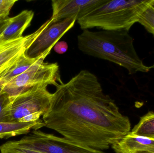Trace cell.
Instances as JSON below:
<instances>
[{
	"label": "cell",
	"mask_w": 154,
	"mask_h": 153,
	"mask_svg": "<svg viewBox=\"0 0 154 153\" xmlns=\"http://www.w3.org/2000/svg\"><path fill=\"white\" fill-rule=\"evenodd\" d=\"M42 116L45 127L73 142L95 150H107L130 132L131 123L105 94L97 76L82 70L57 86Z\"/></svg>",
	"instance_id": "6da1fadb"
},
{
	"label": "cell",
	"mask_w": 154,
	"mask_h": 153,
	"mask_svg": "<svg viewBox=\"0 0 154 153\" xmlns=\"http://www.w3.org/2000/svg\"><path fill=\"white\" fill-rule=\"evenodd\" d=\"M128 31L84 30L78 35L77 45L83 54L116 64L129 74L148 72L150 66H146L138 56Z\"/></svg>",
	"instance_id": "7a4b0ae2"
},
{
	"label": "cell",
	"mask_w": 154,
	"mask_h": 153,
	"mask_svg": "<svg viewBox=\"0 0 154 153\" xmlns=\"http://www.w3.org/2000/svg\"><path fill=\"white\" fill-rule=\"evenodd\" d=\"M153 1L105 0L77 22L83 30L97 28L102 30L129 31Z\"/></svg>",
	"instance_id": "3957f363"
},
{
	"label": "cell",
	"mask_w": 154,
	"mask_h": 153,
	"mask_svg": "<svg viewBox=\"0 0 154 153\" xmlns=\"http://www.w3.org/2000/svg\"><path fill=\"white\" fill-rule=\"evenodd\" d=\"M52 96L47 86L37 84L15 97H10L11 121L27 123L39 120L49 108Z\"/></svg>",
	"instance_id": "277c9868"
},
{
	"label": "cell",
	"mask_w": 154,
	"mask_h": 153,
	"mask_svg": "<svg viewBox=\"0 0 154 153\" xmlns=\"http://www.w3.org/2000/svg\"><path fill=\"white\" fill-rule=\"evenodd\" d=\"M41 58L28 70L2 86L11 98L15 97L31 87L42 84L57 86L62 83L57 63H45Z\"/></svg>",
	"instance_id": "5b68a950"
},
{
	"label": "cell",
	"mask_w": 154,
	"mask_h": 153,
	"mask_svg": "<svg viewBox=\"0 0 154 153\" xmlns=\"http://www.w3.org/2000/svg\"><path fill=\"white\" fill-rule=\"evenodd\" d=\"M19 142L23 145L44 153H106L80 144L64 137L33 130Z\"/></svg>",
	"instance_id": "8992f818"
},
{
	"label": "cell",
	"mask_w": 154,
	"mask_h": 153,
	"mask_svg": "<svg viewBox=\"0 0 154 153\" xmlns=\"http://www.w3.org/2000/svg\"><path fill=\"white\" fill-rule=\"evenodd\" d=\"M77 21L69 18L53 22L50 19L39 28V33L26 50V56L32 58H45L58 40L72 28Z\"/></svg>",
	"instance_id": "52a82bcc"
},
{
	"label": "cell",
	"mask_w": 154,
	"mask_h": 153,
	"mask_svg": "<svg viewBox=\"0 0 154 153\" xmlns=\"http://www.w3.org/2000/svg\"><path fill=\"white\" fill-rule=\"evenodd\" d=\"M38 33V29L32 34L20 38L0 42V82L4 76L25 54Z\"/></svg>",
	"instance_id": "ba28073f"
},
{
	"label": "cell",
	"mask_w": 154,
	"mask_h": 153,
	"mask_svg": "<svg viewBox=\"0 0 154 153\" xmlns=\"http://www.w3.org/2000/svg\"><path fill=\"white\" fill-rule=\"evenodd\" d=\"M104 1L105 0H52V14L50 19L55 22L75 18L77 21Z\"/></svg>",
	"instance_id": "9c48e42d"
},
{
	"label": "cell",
	"mask_w": 154,
	"mask_h": 153,
	"mask_svg": "<svg viewBox=\"0 0 154 153\" xmlns=\"http://www.w3.org/2000/svg\"><path fill=\"white\" fill-rule=\"evenodd\" d=\"M111 146L116 153H154V138L138 136L130 132Z\"/></svg>",
	"instance_id": "30bf717a"
},
{
	"label": "cell",
	"mask_w": 154,
	"mask_h": 153,
	"mask_svg": "<svg viewBox=\"0 0 154 153\" xmlns=\"http://www.w3.org/2000/svg\"><path fill=\"white\" fill-rule=\"evenodd\" d=\"M34 17L32 10H24L11 19V22L0 36V42L14 40L23 37V33L30 25Z\"/></svg>",
	"instance_id": "8fae6325"
},
{
	"label": "cell",
	"mask_w": 154,
	"mask_h": 153,
	"mask_svg": "<svg viewBox=\"0 0 154 153\" xmlns=\"http://www.w3.org/2000/svg\"><path fill=\"white\" fill-rule=\"evenodd\" d=\"M45 127L42 119L32 122H0V139H8L10 137L23 134H27L31 130H39Z\"/></svg>",
	"instance_id": "7c38bea8"
},
{
	"label": "cell",
	"mask_w": 154,
	"mask_h": 153,
	"mask_svg": "<svg viewBox=\"0 0 154 153\" xmlns=\"http://www.w3.org/2000/svg\"><path fill=\"white\" fill-rule=\"evenodd\" d=\"M41 58L43 57L38 58H30L26 56V54H24L16 63V64L4 76L0 82V86L5 85L11 80L21 74Z\"/></svg>",
	"instance_id": "4fadbf2b"
},
{
	"label": "cell",
	"mask_w": 154,
	"mask_h": 153,
	"mask_svg": "<svg viewBox=\"0 0 154 153\" xmlns=\"http://www.w3.org/2000/svg\"><path fill=\"white\" fill-rule=\"evenodd\" d=\"M130 133L138 136L154 138V112L149 111L142 117Z\"/></svg>",
	"instance_id": "5bb4252c"
},
{
	"label": "cell",
	"mask_w": 154,
	"mask_h": 153,
	"mask_svg": "<svg viewBox=\"0 0 154 153\" xmlns=\"http://www.w3.org/2000/svg\"><path fill=\"white\" fill-rule=\"evenodd\" d=\"M1 153H44L21 144L19 141H10L0 146Z\"/></svg>",
	"instance_id": "9a60e30c"
},
{
	"label": "cell",
	"mask_w": 154,
	"mask_h": 153,
	"mask_svg": "<svg viewBox=\"0 0 154 153\" xmlns=\"http://www.w3.org/2000/svg\"><path fill=\"white\" fill-rule=\"evenodd\" d=\"M138 22L154 37V0L141 14Z\"/></svg>",
	"instance_id": "2e32d148"
},
{
	"label": "cell",
	"mask_w": 154,
	"mask_h": 153,
	"mask_svg": "<svg viewBox=\"0 0 154 153\" xmlns=\"http://www.w3.org/2000/svg\"><path fill=\"white\" fill-rule=\"evenodd\" d=\"M11 100L4 92L0 95V122L11 121Z\"/></svg>",
	"instance_id": "e0dca14e"
},
{
	"label": "cell",
	"mask_w": 154,
	"mask_h": 153,
	"mask_svg": "<svg viewBox=\"0 0 154 153\" xmlns=\"http://www.w3.org/2000/svg\"><path fill=\"white\" fill-rule=\"evenodd\" d=\"M17 0H0V19L8 18L10 11Z\"/></svg>",
	"instance_id": "ac0fdd59"
},
{
	"label": "cell",
	"mask_w": 154,
	"mask_h": 153,
	"mask_svg": "<svg viewBox=\"0 0 154 153\" xmlns=\"http://www.w3.org/2000/svg\"><path fill=\"white\" fill-rule=\"evenodd\" d=\"M68 49L67 43L65 41L57 42L54 46V49L55 52L58 54H62L66 53Z\"/></svg>",
	"instance_id": "d6986e66"
},
{
	"label": "cell",
	"mask_w": 154,
	"mask_h": 153,
	"mask_svg": "<svg viewBox=\"0 0 154 153\" xmlns=\"http://www.w3.org/2000/svg\"><path fill=\"white\" fill-rule=\"evenodd\" d=\"M11 18L0 19V36L3 33L11 22Z\"/></svg>",
	"instance_id": "ffe728a7"
},
{
	"label": "cell",
	"mask_w": 154,
	"mask_h": 153,
	"mask_svg": "<svg viewBox=\"0 0 154 153\" xmlns=\"http://www.w3.org/2000/svg\"><path fill=\"white\" fill-rule=\"evenodd\" d=\"M4 92L2 86H0V95Z\"/></svg>",
	"instance_id": "44dd1931"
},
{
	"label": "cell",
	"mask_w": 154,
	"mask_h": 153,
	"mask_svg": "<svg viewBox=\"0 0 154 153\" xmlns=\"http://www.w3.org/2000/svg\"><path fill=\"white\" fill-rule=\"evenodd\" d=\"M136 153H152V152H137Z\"/></svg>",
	"instance_id": "7402d4cb"
},
{
	"label": "cell",
	"mask_w": 154,
	"mask_h": 153,
	"mask_svg": "<svg viewBox=\"0 0 154 153\" xmlns=\"http://www.w3.org/2000/svg\"><path fill=\"white\" fill-rule=\"evenodd\" d=\"M150 68H151V69H152V68H153V69H154V64L153 65V66H150Z\"/></svg>",
	"instance_id": "603a6c76"
}]
</instances>
